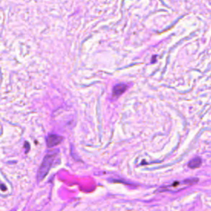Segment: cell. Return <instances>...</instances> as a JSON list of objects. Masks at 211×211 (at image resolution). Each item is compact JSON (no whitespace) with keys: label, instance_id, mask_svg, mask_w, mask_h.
I'll list each match as a JSON object with an SVG mask.
<instances>
[{"label":"cell","instance_id":"1","mask_svg":"<svg viewBox=\"0 0 211 211\" xmlns=\"http://www.w3.org/2000/svg\"><path fill=\"white\" fill-rule=\"evenodd\" d=\"M55 154H47L46 156H45L42 161V163L40 167L39 170H38V173H37V179H38L39 181H42L45 176L48 174L49 171H50V169L52 166L53 161H54V157H55Z\"/></svg>","mask_w":211,"mask_h":211},{"label":"cell","instance_id":"6","mask_svg":"<svg viewBox=\"0 0 211 211\" xmlns=\"http://www.w3.org/2000/svg\"><path fill=\"white\" fill-rule=\"evenodd\" d=\"M0 187H1V188H2V189H3V190H5V189H6V188H5V187H3V186H0Z\"/></svg>","mask_w":211,"mask_h":211},{"label":"cell","instance_id":"4","mask_svg":"<svg viewBox=\"0 0 211 211\" xmlns=\"http://www.w3.org/2000/svg\"><path fill=\"white\" fill-rule=\"evenodd\" d=\"M201 164H202V160H201V158L199 157H195V158H193V159L190 160V162L188 163V167H189L190 168L195 169L200 167L201 166Z\"/></svg>","mask_w":211,"mask_h":211},{"label":"cell","instance_id":"2","mask_svg":"<svg viewBox=\"0 0 211 211\" xmlns=\"http://www.w3.org/2000/svg\"><path fill=\"white\" fill-rule=\"evenodd\" d=\"M63 140V137L62 136L57 135H50L46 138V144H47V147L48 148H52L54 147L56 145L60 144L61 142Z\"/></svg>","mask_w":211,"mask_h":211},{"label":"cell","instance_id":"5","mask_svg":"<svg viewBox=\"0 0 211 211\" xmlns=\"http://www.w3.org/2000/svg\"><path fill=\"white\" fill-rule=\"evenodd\" d=\"M198 181V179L197 178H191V179H187V180H185L184 183H186V185H193L195 183H196Z\"/></svg>","mask_w":211,"mask_h":211},{"label":"cell","instance_id":"3","mask_svg":"<svg viewBox=\"0 0 211 211\" xmlns=\"http://www.w3.org/2000/svg\"><path fill=\"white\" fill-rule=\"evenodd\" d=\"M127 88V86L125 84H117L116 86H115L113 88V92H112V95L114 97H119L121 95L125 92Z\"/></svg>","mask_w":211,"mask_h":211}]
</instances>
